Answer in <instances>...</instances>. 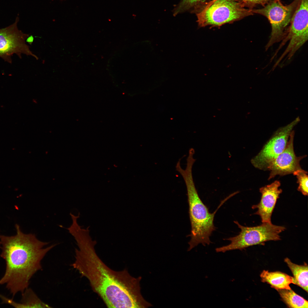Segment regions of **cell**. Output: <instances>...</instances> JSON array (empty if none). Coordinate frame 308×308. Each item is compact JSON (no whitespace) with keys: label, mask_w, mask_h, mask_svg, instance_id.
Returning <instances> with one entry per match:
<instances>
[{"label":"cell","mask_w":308,"mask_h":308,"mask_svg":"<svg viewBox=\"0 0 308 308\" xmlns=\"http://www.w3.org/2000/svg\"><path fill=\"white\" fill-rule=\"evenodd\" d=\"M78 248L71 266L89 281L93 291L108 308H147L153 305L141 293V276H132L127 270L116 271L108 267L98 255L96 241L84 233L75 238Z\"/></svg>","instance_id":"6da1fadb"},{"label":"cell","mask_w":308,"mask_h":308,"mask_svg":"<svg viewBox=\"0 0 308 308\" xmlns=\"http://www.w3.org/2000/svg\"><path fill=\"white\" fill-rule=\"evenodd\" d=\"M15 227V235H0L1 256L6 263L0 285L5 284L13 297L28 287L32 277L42 269V260L56 245L45 247L48 242L38 240L34 234L24 233L18 224Z\"/></svg>","instance_id":"7a4b0ae2"},{"label":"cell","mask_w":308,"mask_h":308,"mask_svg":"<svg viewBox=\"0 0 308 308\" xmlns=\"http://www.w3.org/2000/svg\"><path fill=\"white\" fill-rule=\"evenodd\" d=\"M193 163L188 161L185 169L180 165L176 167V170L183 177L187 191L189 204V213L191 225V239L189 242L188 251L201 244L205 246L211 243L210 237L216 227L214 224L215 213L218 209L229 199L227 197L222 201L217 209L213 213L209 212L207 206L200 198L195 188L192 175Z\"/></svg>","instance_id":"3957f363"},{"label":"cell","mask_w":308,"mask_h":308,"mask_svg":"<svg viewBox=\"0 0 308 308\" xmlns=\"http://www.w3.org/2000/svg\"><path fill=\"white\" fill-rule=\"evenodd\" d=\"M253 14L236 0H212L196 14L199 27H218Z\"/></svg>","instance_id":"277c9868"},{"label":"cell","mask_w":308,"mask_h":308,"mask_svg":"<svg viewBox=\"0 0 308 308\" xmlns=\"http://www.w3.org/2000/svg\"><path fill=\"white\" fill-rule=\"evenodd\" d=\"M234 222L240 229V232L238 235L226 239L230 241V243L216 248L217 252L242 250L254 245L264 244L268 241L279 240V234L285 229L284 226L275 225L271 222L262 223L260 225L254 227L243 226L237 221Z\"/></svg>","instance_id":"5b68a950"},{"label":"cell","mask_w":308,"mask_h":308,"mask_svg":"<svg viewBox=\"0 0 308 308\" xmlns=\"http://www.w3.org/2000/svg\"><path fill=\"white\" fill-rule=\"evenodd\" d=\"M299 0H294L289 4L284 5L279 0H272L262 8L252 9V13L263 15L268 20L271 31L270 39L265 47L267 50L286 36L288 26Z\"/></svg>","instance_id":"8992f818"},{"label":"cell","mask_w":308,"mask_h":308,"mask_svg":"<svg viewBox=\"0 0 308 308\" xmlns=\"http://www.w3.org/2000/svg\"><path fill=\"white\" fill-rule=\"evenodd\" d=\"M300 120L297 117L277 130L258 153L252 159L251 163L253 166L260 170H267L271 163L285 148L291 132Z\"/></svg>","instance_id":"52a82bcc"},{"label":"cell","mask_w":308,"mask_h":308,"mask_svg":"<svg viewBox=\"0 0 308 308\" xmlns=\"http://www.w3.org/2000/svg\"><path fill=\"white\" fill-rule=\"evenodd\" d=\"M19 19L17 16L14 23L0 29V57L11 63V56L14 54L20 58L24 54L33 56L37 60L38 58L31 51L26 43L29 35L18 29L17 25Z\"/></svg>","instance_id":"ba28073f"},{"label":"cell","mask_w":308,"mask_h":308,"mask_svg":"<svg viewBox=\"0 0 308 308\" xmlns=\"http://www.w3.org/2000/svg\"><path fill=\"white\" fill-rule=\"evenodd\" d=\"M284 39L295 49L301 47L308 39V0H299Z\"/></svg>","instance_id":"9c48e42d"},{"label":"cell","mask_w":308,"mask_h":308,"mask_svg":"<svg viewBox=\"0 0 308 308\" xmlns=\"http://www.w3.org/2000/svg\"><path fill=\"white\" fill-rule=\"evenodd\" d=\"M295 132H291L286 147L271 163L268 170L270 171L268 180L277 175L283 176L293 173L298 169H301L300 162L304 156L297 157L293 147Z\"/></svg>","instance_id":"30bf717a"},{"label":"cell","mask_w":308,"mask_h":308,"mask_svg":"<svg viewBox=\"0 0 308 308\" xmlns=\"http://www.w3.org/2000/svg\"><path fill=\"white\" fill-rule=\"evenodd\" d=\"M280 181H275L270 184L262 187L260 189L262 195L260 202L254 205L253 209L257 208L255 214L259 215L262 223H271V218L277 199L282 190L279 189Z\"/></svg>","instance_id":"8fae6325"},{"label":"cell","mask_w":308,"mask_h":308,"mask_svg":"<svg viewBox=\"0 0 308 308\" xmlns=\"http://www.w3.org/2000/svg\"><path fill=\"white\" fill-rule=\"evenodd\" d=\"M0 299L3 303L8 304L15 308L51 307L43 302L33 290L28 287L22 293V297L19 302H16L1 294H0Z\"/></svg>","instance_id":"7c38bea8"},{"label":"cell","mask_w":308,"mask_h":308,"mask_svg":"<svg viewBox=\"0 0 308 308\" xmlns=\"http://www.w3.org/2000/svg\"><path fill=\"white\" fill-rule=\"evenodd\" d=\"M260 277L262 282L269 284L276 290L291 289L289 285L293 283V277L279 271L270 272L264 270Z\"/></svg>","instance_id":"4fadbf2b"},{"label":"cell","mask_w":308,"mask_h":308,"mask_svg":"<svg viewBox=\"0 0 308 308\" xmlns=\"http://www.w3.org/2000/svg\"><path fill=\"white\" fill-rule=\"evenodd\" d=\"M285 262L291 271L293 276V283L298 285L308 292V265H298L293 263L288 258L284 259Z\"/></svg>","instance_id":"5bb4252c"},{"label":"cell","mask_w":308,"mask_h":308,"mask_svg":"<svg viewBox=\"0 0 308 308\" xmlns=\"http://www.w3.org/2000/svg\"><path fill=\"white\" fill-rule=\"evenodd\" d=\"M209 0H180L173 11L174 16L186 12L196 14L201 9Z\"/></svg>","instance_id":"9a60e30c"},{"label":"cell","mask_w":308,"mask_h":308,"mask_svg":"<svg viewBox=\"0 0 308 308\" xmlns=\"http://www.w3.org/2000/svg\"><path fill=\"white\" fill-rule=\"evenodd\" d=\"M282 300L289 307L307 308L308 301L291 289L277 290Z\"/></svg>","instance_id":"2e32d148"},{"label":"cell","mask_w":308,"mask_h":308,"mask_svg":"<svg viewBox=\"0 0 308 308\" xmlns=\"http://www.w3.org/2000/svg\"><path fill=\"white\" fill-rule=\"evenodd\" d=\"M307 172L301 169L295 171L293 174L297 179L299 186L297 190L305 195H308V177Z\"/></svg>","instance_id":"e0dca14e"},{"label":"cell","mask_w":308,"mask_h":308,"mask_svg":"<svg viewBox=\"0 0 308 308\" xmlns=\"http://www.w3.org/2000/svg\"><path fill=\"white\" fill-rule=\"evenodd\" d=\"M244 7L250 9L258 5L265 6L272 0H236Z\"/></svg>","instance_id":"ac0fdd59"},{"label":"cell","mask_w":308,"mask_h":308,"mask_svg":"<svg viewBox=\"0 0 308 308\" xmlns=\"http://www.w3.org/2000/svg\"><path fill=\"white\" fill-rule=\"evenodd\" d=\"M34 40V37L32 36H29L26 40V42L31 44Z\"/></svg>","instance_id":"d6986e66"}]
</instances>
